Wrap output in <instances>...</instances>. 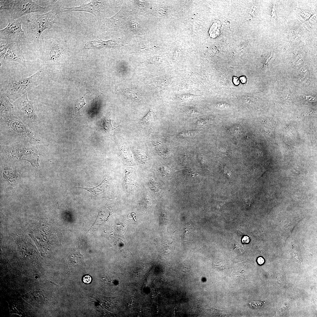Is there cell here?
I'll return each mask as SVG.
<instances>
[{"instance_id": "6", "label": "cell", "mask_w": 317, "mask_h": 317, "mask_svg": "<svg viewBox=\"0 0 317 317\" xmlns=\"http://www.w3.org/2000/svg\"><path fill=\"white\" fill-rule=\"evenodd\" d=\"M1 150L5 152L7 156L26 160L31 163L36 159L38 153L37 145L30 143H19L7 146L0 145Z\"/></svg>"}, {"instance_id": "12", "label": "cell", "mask_w": 317, "mask_h": 317, "mask_svg": "<svg viewBox=\"0 0 317 317\" xmlns=\"http://www.w3.org/2000/svg\"><path fill=\"white\" fill-rule=\"evenodd\" d=\"M9 100V99L4 93H0V114L14 115V105L11 103Z\"/></svg>"}, {"instance_id": "1", "label": "cell", "mask_w": 317, "mask_h": 317, "mask_svg": "<svg viewBox=\"0 0 317 317\" xmlns=\"http://www.w3.org/2000/svg\"><path fill=\"white\" fill-rule=\"evenodd\" d=\"M0 145L19 143L46 144L42 139L14 115H0Z\"/></svg>"}, {"instance_id": "2", "label": "cell", "mask_w": 317, "mask_h": 317, "mask_svg": "<svg viewBox=\"0 0 317 317\" xmlns=\"http://www.w3.org/2000/svg\"><path fill=\"white\" fill-rule=\"evenodd\" d=\"M57 7L43 14L33 13L23 16L18 19L25 27L27 34V41L38 48L40 39L46 29H51L56 23Z\"/></svg>"}, {"instance_id": "27", "label": "cell", "mask_w": 317, "mask_h": 317, "mask_svg": "<svg viewBox=\"0 0 317 317\" xmlns=\"http://www.w3.org/2000/svg\"><path fill=\"white\" fill-rule=\"evenodd\" d=\"M249 241V238L247 236H244L242 239V242L243 243H248Z\"/></svg>"}, {"instance_id": "26", "label": "cell", "mask_w": 317, "mask_h": 317, "mask_svg": "<svg viewBox=\"0 0 317 317\" xmlns=\"http://www.w3.org/2000/svg\"><path fill=\"white\" fill-rule=\"evenodd\" d=\"M258 263L261 265L264 262V259L262 257H258L257 259Z\"/></svg>"}, {"instance_id": "4", "label": "cell", "mask_w": 317, "mask_h": 317, "mask_svg": "<svg viewBox=\"0 0 317 317\" xmlns=\"http://www.w3.org/2000/svg\"><path fill=\"white\" fill-rule=\"evenodd\" d=\"M44 75V70L41 69L28 77L13 80L5 87L3 93L10 100L15 101L38 85Z\"/></svg>"}, {"instance_id": "25", "label": "cell", "mask_w": 317, "mask_h": 317, "mask_svg": "<svg viewBox=\"0 0 317 317\" xmlns=\"http://www.w3.org/2000/svg\"><path fill=\"white\" fill-rule=\"evenodd\" d=\"M92 280V278L90 276L88 275L84 276L83 278V282L86 284L90 283Z\"/></svg>"}, {"instance_id": "7", "label": "cell", "mask_w": 317, "mask_h": 317, "mask_svg": "<svg viewBox=\"0 0 317 317\" xmlns=\"http://www.w3.org/2000/svg\"><path fill=\"white\" fill-rule=\"evenodd\" d=\"M8 24L0 31V39L16 43L20 45L27 41V37L21 28V22L18 19L8 18Z\"/></svg>"}, {"instance_id": "15", "label": "cell", "mask_w": 317, "mask_h": 317, "mask_svg": "<svg viewBox=\"0 0 317 317\" xmlns=\"http://www.w3.org/2000/svg\"><path fill=\"white\" fill-rule=\"evenodd\" d=\"M105 179H104L103 181L99 185L97 186L92 188H80L86 190L89 192L91 194V196H96L99 195L105 191L106 186Z\"/></svg>"}, {"instance_id": "11", "label": "cell", "mask_w": 317, "mask_h": 317, "mask_svg": "<svg viewBox=\"0 0 317 317\" xmlns=\"http://www.w3.org/2000/svg\"><path fill=\"white\" fill-rule=\"evenodd\" d=\"M117 45L116 41L113 40L103 41L100 39H97L88 41L84 47L86 49H100L104 47L113 48Z\"/></svg>"}, {"instance_id": "14", "label": "cell", "mask_w": 317, "mask_h": 317, "mask_svg": "<svg viewBox=\"0 0 317 317\" xmlns=\"http://www.w3.org/2000/svg\"><path fill=\"white\" fill-rule=\"evenodd\" d=\"M84 97H82L80 98L75 102L71 112V119L80 115V111L86 104Z\"/></svg>"}, {"instance_id": "20", "label": "cell", "mask_w": 317, "mask_h": 317, "mask_svg": "<svg viewBox=\"0 0 317 317\" xmlns=\"http://www.w3.org/2000/svg\"><path fill=\"white\" fill-rule=\"evenodd\" d=\"M264 302L261 301H256L251 300L248 303L251 307L257 309L262 307L264 303Z\"/></svg>"}, {"instance_id": "22", "label": "cell", "mask_w": 317, "mask_h": 317, "mask_svg": "<svg viewBox=\"0 0 317 317\" xmlns=\"http://www.w3.org/2000/svg\"><path fill=\"white\" fill-rule=\"evenodd\" d=\"M151 200L147 196H146L142 201V205L146 208H148L151 204Z\"/></svg>"}, {"instance_id": "9", "label": "cell", "mask_w": 317, "mask_h": 317, "mask_svg": "<svg viewBox=\"0 0 317 317\" xmlns=\"http://www.w3.org/2000/svg\"><path fill=\"white\" fill-rule=\"evenodd\" d=\"M105 2V1L93 0L78 6L70 7L58 6L57 8L58 13L82 11L90 13L96 17H101L103 16Z\"/></svg>"}, {"instance_id": "29", "label": "cell", "mask_w": 317, "mask_h": 317, "mask_svg": "<svg viewBox=\"0 0 317 317\" xmlns=\"http://www.w3.org/2000/svg\"><path fill=\"white\" fill-rule=\"evenodd\" d=\"M240 79L241 82L243 83L246 82L247 81V78L245 76H243L240 77Z\"/></svg>"}, {"instance_id": "16", "label": "cell", "mask_w": 317, "mask_h": 317, "mask_svg": "<svg viewBox=\"0 0 317 317\" xmlns=\"http://www.w3.org/2000/svg\"><path fill=\"white\" fill-rule=\"evenodd\" d=\"M154 120V112L151 108L148 113L138 123V126L140 127H143L150 125Z\"/></svg>"}, {"instance_id": "19", "label": "cell", "mask_w": 317, "mask_h": 317, "mask_svg": "<svg viewBox=\"0 0 317 317\" xmlns=\"http://www.w3.org/2000/svg\"><path fill=\"white\" fill-rule=\"evenodd\" d=\"M124 95L129 98L135 100H140L141 97L139 94L134 90L130 89L124 90Z\"/></svg>"}, {"instance_id": "23", "label": "cell", "mask_w": 317, "mask_h": 317, "mask_svg": "<svg viewBox=\"0 0 317 317\" xmlns=\"http://www.w3.org/2000/svg\"><path fill=\"white\" fill-rule=\"evenodd\" d=\"M128 174L127 175V176H126V178L125 180V181H129L127 182H125L126 185H129L131 183V184L133 181V178L132 175L131 174L128 173Z\"/></svg>"}, {"instance_id": "24", "label": "cell", "mask_w": 317, "mask_h": 317, "mask_svg": "<svg viewBox=\"0 0 317 317\" xmlns=\"http://www.w3.org/2000/svg\"><path fill=\"white\" fill-rule=\"evenodd\" d=\"M186 109V112L190 114H194L198 112L195 108L193 107H188Z\"/></svg>"}, {"instance_id": "3", "label": "cell", "mask_w": 317, "mask_h": 317, "mask_svg": "<svg viewBox=\"0 0 317 317\" xmlns=\"http://www.w3.org/2000/svg\"><path fill=\"white\" fill-rule=\"evenodd\" d=\"M49 31H45L40 39V56L46 66L55 62L63 55L65 50L63 43L53 37Z\"/></svg>"}, {"instance_id": "28", "label": "cell", "mask_w": 317, "mask_h": 317, "mask_svg": "<svg viewBox=\"0 0 317 317\" xmlns=\"http://www.w3.org/2000/svg\"><path fill=\"white\" fill-rule=\"evenodd\" d=\"M233 81L234 83L236 85H238L240 83L239 80L236 77H233Z\"/></svg>"}, {"instance_id": "18", "label": "cell", "mask_w": 317, "mask_h": 317, "mask_svg": "<svg viewBox=\"0 0 317 317\" xmlns=\"http://www.w3.org/2000/svg\"><path fill=\"white\" fill-rule=\"evenodd\" d=\"M15 0H1L0 1V9L8 10L11 9L13 7Z\"/></svg>"}, {"instance_id": "21", "label": "cell", "mask_w": 317, "mask_h": 317, "mask_svg": "<svg viewBox=\"0 0 317 317\" xmlns=\"http://www.w3.org/2000/svg\"><path fill=\"white\" fill-rule=\"evenodd\" d=\"M130 26L131 28L132 29L134 32L138 33H141V30L140 27L134 21L131 22Z\"/></svg>"}, {"instance_id": "5", "label": "cell", "mask_w": 317, "mask_h": 317, "mask_svg": "<svg viewBox=\"0 0 317 317\" xmlns=\"http://www.w3.org/2000/svg\"><path fill=\"white\" fill-rule=\"evenodd\" d=\"M27 95V93L14 101L13 104L14 115L35 132L40 127L41 122L36 113L33 103L28 99Z\"/></svg>"}, {"instance_id": "13", "label": "cell", "mask_w": 317, "mask_h": 317, "mask_svg": "<svg viewBox=\"0 0 317 317\" xmlns=\"http://www.w3.org/2000/svg\"><path fill=\"white\" fill-rule=\"evenodd\" d=\"M112 113L110 110L101 119V125L103 130L105 133L110 135L112 134L113 131L119 127H114L112 126L111 119Z\"/></svg>"}, {"instance_id": "10", "label": "cell", "mask_w": 317, "mask_h": 317, "mask_svg": "<svg viewBox=\"0 0 317 317\" xmlns=\"http://www.w3.org/2000/svg\"><path fill=\"white\" fill-rule=\"evenodd\" d=\"M20 46L16 43L8 42L7 50L1 58L18 63L27 68L26 60Z\"/></svg>"}, {"instance_id": "8", "label": "cell", "mask_w": 317, "mask_h": 317, "mask_svg": "<svg viewBox=\"0 0 317 317\" xmlns=\"http://www.w3.org/2000/svg\"><path fill=\"white\" fill-rule=\"evenodd\" d=\"M52 5L42 7L30 0H16L12 8L9 10L10 17L18 19L28 14L35 12H46L53 8Z\"/></svg>"}, {"instance_id": "17", "label": "cell", "mask_w": 317, "mask_h": 317, "mask_svg": "<svg viewBox=\"0 0 317 317\" xmlns=\"http://www.w3.org/2000/svg\"><path fill=\"white\" fill-rule=\"evenodd\" d=\"M221 26L220 23L219 21L214 22L209 31L210 36L212 38H215L218 36L220 33Z\"/></svg>"}]
</instances>
